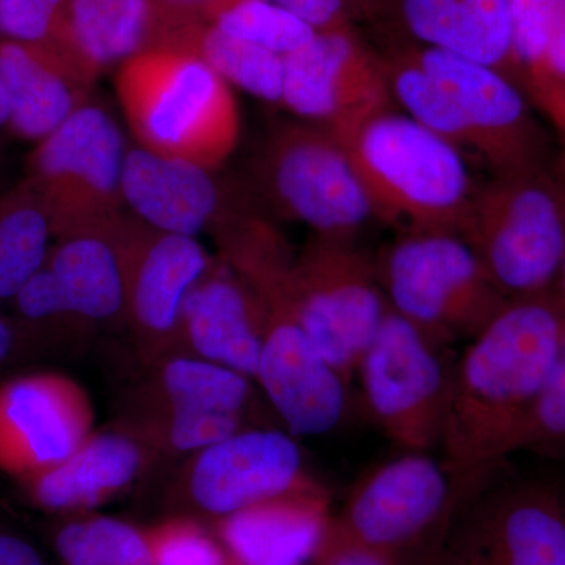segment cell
<instances>
[{
    "label": "cell",
    "mask_w": 565,
    "mask_h": 565,
    "mask_svg": "<svg viewBox=\"0 0 565 565\" xmlns=\"http://www.w3.org/2000/svg\"><path fill=\"white\" fill-rule=\"evenodd\" d=\"M556 291L509 300L452 370L441 452L462 501L526 448L531 412L563 353Z\"/></svg>",
    "instance_id": "cell-1"
},
{
    "label": "cell",
    "mask_w": 565,
    "mask_h": 565,
    "mask_svg": "<svg viewBox=\"0 0 565 565\" xmlns=\"http://www.w3.org/2000/svg\"><path fill=\"white\" fill-rule=\"evenodd\" d=\"M332 132L377 223L396 233H460L479 182L459 148L393 106Z\"/></svg>",
    "instance_id": "cell-2"
},
{
    "label": "cell",
    "mask_w": 565,
    "mask_h": 565,
    "mask_svg": "<svg viewBox=\"0 0 565 565\" xmlns=\"http://www.w3.org/2000/svg\"><path fill=\"white\" fill-rule=\"evenodd\" d=\"M115 92L136 145L218 170L239 145L233 87L195 55L154 50L115 68Z\"/></svg>",
    "instance_id": "cell-3"
},
{
    "label": "cell",
    "mask_w": 565,
    "mask_h": 565,
    "mask_svg": "<svg viewBox=\"0 0 565 565\" xmlns=\"http://www.w3.org/2000/svg\"><path fill=\"white\" fill-rule=\"evenodd\" d=\"M459 234L505 299L556 291L565 258V192L555 162L479 182Z\"/></svg>",
    "instance_id": "cell-4"
},
{
    "label": "cell",
    "mask_w": 565,
    "mask_h": 565,
    "mask_svg": "<svg viewBox=\"0 0 565 565\" xmlns=\"http://www.w3.org/2000/svg\"><path fill=\"white\" fill-rule=\"evenodd\" d=\"M245 189L269 217L316 236L359 239L377 223L343 141L321 125L277 122L253 150Z\"/></svg>",
    "instance_id": "cell-5"
},
{
    "label": "cell",
    "mask_w": 565,
    "mask_h": 565,
    "mask_svg": "<svg viewBox=\"0 0 565 565\" xmlns=\"http://www.w3.org/2000/svg\"><path fill=\"white\" fill-rule=\"evenodd\" d=\"M375 263L390 308L440 345L470 341L509 302L459 233H397Z\"/></svg>",
    "instance_id": "cell-6"
},
{
    "label": "cell",
    "mask_w": 565,
    "mask_h": 565,
    "mask_svg": "<svg viewBox=\"0 0 565 565\" xmlns=\"http://www.w3.org/2000/svg\"><path fill=\"white\" fill-rule=\"evenodd\" d=\"M117 120L88 99L29 156L28 177L54 239L109 233L126 214L122 169L128 152Z\"/></svg>",
    "instance_id": "cell-7"
},
{
    "label": "cell",
    "mask_w": 565,
    "mask_h": 565,
    "mask_svg": "<svg viewBox=\"0 0 565 565\" xmlns=\"http://www.w3.org/2000/svg\"><path fill=\"white\" fill-rule=\"evenodd\" d=\"M501 470L457 508L435 565H565L564 487Z\"/></svg>",
    "instance_id": "cell-8"
},
{
    "label": "cell",
    "mask_w": 565,
    "mask_h": 565,
    "mask_svg": "<svg viewBox=\"0 0 565 565\" xmlns=\"http://www.w3.org/2000/svg\"><path fill=\"white\" fill-rule=\"evenodd\" d=\"M291 289L300 326L348 382L390 308L375 256L359 239L311 234L294 258Z\"/></svg>",
    "instance_id": "cell-9"
},
{
    "label": "cell",
    "mask_w": 565,
    "mask_h": 565,
    "mask_svg": "<svg viewBox=\"0 0 565 565\" xmlns=\"http://www.w3.org/2000/svg\"><path fill=\"white\" fill-rule=\"evenodd\" d=\"M460 503L444 460L404 451L356 482L340 514L330 516L322 541L367 546L404 561L427 542L437 541L438 548Z\"/></svg>",
    "instance_id": "cell-10"
},
{
    "label": "cell",
    "mask_w": 565,
    "mask_h": 565,
    "mask_svg": "<svg viewBox=\"0 0 565 565\" xmlns=\"http://www.w3.org/2000/svg\"><path fill=\"white\" fill-rule=\"evenodd\" d=\"M294 259L258 264L244 282L263 308L258 381L292 437L322 435L343 418L345 381L333 370L300 326L291 289Z\"/></svg>",
    "instance_id": "cell-11"
},
{
    "label": "cell",
    "mask_w": 565,
    "mask_h": 565,
    "mask_svg": "<svg viewBox=\"0 0 565 565\" xmlns=\"http://www.w3.org/2000/svg\"><path fill=\"white\" fill-rule=\"evenodd\" d=\"M440 348L388 308L356 367L371 415L404 451L440 448L455 370Z\"/></svg>",
    "instance_id": "cell-12"
},
{
    "label": "cell",
    "mask_w": 565,
    "mask_h": 565,
    "mask_svg": "<svg viewBox=\"0 0 565 565\" xmlns=\"http://www.w3.org/2000/svg\"><path fill=\"white\" fill-rule=\"evenodd\" d=\"M110 233L125 273V321L145 360L158 363L177 352L182 307L215 258L196 237L152 228L129 212Z\"/></svg>",
    "instance_id": "cell-13"
},
{
    "label": "cell",
    "mask_w": 565,
    "mask_h": 565,
    "mask_svg": "<svg viewBox=\"0 0 565 565\" xmlns=\"http://www.w3.org/2000/svg\"><path fill=\"white\" fill-rule=\"evenodd\" d=\"M462 114L475 156L490 174L555 162L553 141L526 93L482 63L434 47H411Z\"/></svg>",
    "instance_id": "cell-14"
},
{
    "label": "cell",
    "mask_w": 565,
    "mask_h": 565,
    "mask_svg": "<svg viewBox=\"0 0 565 565\" xmlns=\"http://www.w3.org/2000/svg\"><path fill=\"white\" fill-rule=\"evenodd\" d=\"M95 433V408L68 375L32 373L0 385V471L22 481L68 459Z\"/></svg>",
    "instance_id": "cell-15"
},
{
    "label": "cell",
    "mask_w": 565,
    "mask_h": 565,
    "mask_svg": "<svg viewBox=\"0 0 565 565\" xmlns=\"http://www.w3.org/2000/svg\"><path fill=\"white\" fill-rule=\"evenodd\" d=\"M281 106L299 120L340 131L394 104L384 61L356 33H316L285 55Z\"/></svg>",
    "instance_id": "cell-16"
},
{
    "label": "cell",
    "mask_w": 565,
    "mask_h": 565,
    "mask_svg": "<svg viewBox=\"0 0 565 565\" xmlns=\"http://www.w3.org/2000/svg\"><path fill=\"white\" fill-rule=\"evenodd\" d=\"M311 484L291 434L243 429L193 455L184 492L193 509L218 520Z\"/></svg>",
    "instance_id": "cell-17"
},
{
    "label": "cell",
    "mask_w": 565,
    "mask_h": 565,
    "mask_svg": "<svg viewBox=\"0 0 565 565\" xmlns=\"http://www.w3.org/2000/svg\"><path fill=\"white\" fill-rule=\"evenodd\" d=\"M217 172L134 145L122 169L126 211L161 232L215 234L253 202L244 182L222 180Z\"/></svg>",
    "instance_id": "cell-18"
},
{
    "label": "cell",
    "mask_w": 565,
    "mask_h": 565,
    "mask_svg": "<svg viewBox=\"0 0 565 565\" xmlns=\"http://www.w3.org/2000/svg\"><path fill=\"white\" fill-rule=\"evenodd\" d=\"M263 344V308L222 258L185 299L174 353H188L255 379Z\"/></svg>",
    "instance_id": "cell-19"
},
{
    "label": "cell",
    "mask_w": 565,
    "mask_h": 565,
    "mask_svg": "<svg viewBox=\"0 0 565 565\" xmlns=\"http://www.w3.org/2000/svg\"><path fill=\"white\" fill-rule=\"evenodd\" d=\"M191 13L166 0H70V50L98 79L104 71L143 52L174 50Z\"/></svg>",
    "instance_id": "cell-20"
},
{
    "label": "cell",
    "mask_w": 565,
    "mask_h": 565,
    "mask_svg": "<svg viewBox=\"0 0 565 565\" xmlns=\"http://www.w3.org/2000/svg\"><path fill=\"white\" fill-rule=\"evenodd\" d=\"M329 522L327 494L315 482L215 520V535L234 564L303 565Z\"/></svg>",
    "instance_id": "cell-21"
},
{
    "label": "cell",
    "mask_w": 565,
    "mask_h": 565,
    "mask_svg": "<svg viewBox=\"0 0 565 565\" xmlns=\"http://www.w3.org/2000/svg\"><path fill=\"white\" fill-rule=\"evenodd\" d=\"M147 459L139 435L95 430L68 459L22 484L29 500L44 511L84 514L132 486Z\"/></svg>",
    "instance_id": "cell-22"
},
{
    "label": "cell",
    "mask_w": 565,
    "mask_h": 565,
    "mask_svg": "<svg viewBox=\"0 0 565 565\" xmlns=\"http://www.w3.org/2000/svg\"><path fill=\"white\" fill-rule=\"evenodd\" d=\"M95 82L57 55L0 40V87L9 102V131L39 143L90 99Z\"/></svg>",
    "instance_id": "cell-23"
},
{
    "label": "cell",
    "mask_w": 565,
    "mask_h": 565,
    "mask_svg": "<svg viewBox=\"0 0 565 565\" xmlns=\"http://www.w3.org/2000/svg\"><path fill=\"white\" fill-rule=\"evenodd\" d=\"M110 232L62 237L51 247L44 266L57 282L71 321L125 319V273Z\"/></svg>",
    "instance_id": "cell-24"
},
{
    "label": "cell",
    "mask_w": 565,
    "mask_h": 565,
    "mask_svg": "<svg viewBox=\"0 0 565 565\" xmlns=\"http://www.w3.org/2000/svg\"><path fill=\"white\" fill-rule=\"evenodd\" d=\"M156 364V416H243L252 390L247 375L188 353H172Z\"/></svg>",
    "instance_id": "cell-25"
},
{
    "label": "cell",
    "mask_w": 565,
    "mask_h": 565,
    "mask_svg": "<svg viewBox=\"0 0 565 565\" xmlns=\"http://www.w3.org/2000/svg\"><path fill=\"white\" fill-rule=\"evenodd\" d=\"M174 51L195 55L233 88L262 102L281 104L285 57L217 31L193 9Z\"/></svg>",
    "instance_id": "cell-26"
},
{
    "label": "cell",
    "mask_w": 565,
    "mask_h": 565,
    "mask_svg": "<svg viewBox=\"0 0 565 565\" xmlns=\"http://www.w3.org/2000/svg\"><path fill=\"white\" fill-rule=\"evenodd\" d=\"M50 218L28 181L0 192V300L13 299L46 263Z\"/></svg>",
    "instance_id": "cell-27"
},
{
    "label": "cell",
    "mask_w": 565,
    "mask_h": 565,
    "mask_svg": "<svg viewBox=\"0 0 565 565\" xmlns=\"http://www.w3.org/2000/svg\"><path fill=\"white\" fill-rule=\"evenodd\" d=\"M393 104L412 120L476 158L470 129L448 90L408 50L382 57Z\"/></svg>",
    "instance_id": "cell-28"
},
{
    "label": "cell",
    "mask_w": 565,
    "mask_h": 565,
    "mask_svg": "<svg viewBox=\"0 0 565 565\" xmlns=\"http://www.w3.org/2000/svg\"><path fill=\"white\" fill-rule=\"evenodd\" d=\"M54 545L63 565H152L148 530L114 516H76L58 527Z\"/></svg>",
    "instance_id": "cell-29"
},
{
    "label": "cell",
    "mask_w": 565,
    "mask_h": 565,
    "mask_svg": "<svg viewBox=\"0 0 565 565\" xmlns=\"http://www.w3.org/2000/svg\"><path fill=\"white\" fill-rule=\"evenodd\" d=\"M193 11L217 31L282 57L300 50L316 35L310 25L275 6L273 0H204Z\"/></svg>",
    "instance_id": "cell-30"
},
{
    "label": "cell",
    "mask_w": 565,
    "mask_h": 565,
    "mask_svg": "<svg viewBox=\"0 0 565 565\" xmlns=\"http://www.w3.org/2000/svg\"><path fill=\"white\" fill-rule=\"evenodd\" d=\"M70 0H0V40L57 55L82 76L96 82L70 50L66 13Z\"/></svg>",
    "instance_id": "cell-31"
},
{
    "label": "cell",
    "mask_w": 565,
    "mask_h": 565,
    "mask_svg": "<svg viewBox=\"0 0 565 565\" xmlns=\"http://www.w3.org/2000/svg\"><path fill=\"white\" fill-rule=\"evenodd\" d=\"M462 6L467 25L465 58L492 66L516 84L511 0H462Z\"/></svg>",
    "instance_id": "cell-32"
},
{
    "label": "cell",
    "mask_w": 565,
    "mask_h": 565,
    "mask_svg": "<svg viewBox=\"0 0 565 565\" xmlns=\"http://www.w3.org/2000/svg\"><path fill=\"white\" fill-rule=\"evenodd\" d=\"M152 565H230L228 555L206 527L188 516L163 520L148 527Z\"/></svg>",
    "instance_id": "cell-33"
},
{
    "label": "cell",
    "mask_w": 565,
    "mask_h": 565,
    "mask_svg": "<svg viewBox=\"0 0 565 565\" xmlns=\"http://www.w3.org/2000/svg\"><path fill=\"white\" fill-rule=\"evenodd\" d=\"M522 90L565 147V20L527 70Z\"/></svg>",
    "instance_id": "cell-34"
},
{
    "label": "cell",
    "mask_w": 565,
    "mask_h": 565,
    "mask_svg": "<svg viewBox=\"0 0 565 565\" xmlns=\"http://www.w3.org/2000/svg\"><path fill=\"white\" fill-rule=\"evenodd\" d=\"M405 28L424 47L467 57L462 0H399Z\"/></svg>",
    "instance_id": "cell-35"
},
{
    "label": "cell",
    "mask_w": 565,
    "mask_h": 565,
    "mask_svg": "<svg viewBox=\"0 0 565 565\" xmlns=\"http://www.w3.org/2000/svg\"><path fill=\"white\" fill-rule=\"evenodd\" d=\"M514 18L516 84L537 62L546 44L565 20V0H511Z\"/></svg>",
    "instance_id": "cell-36"
},
{
    "label": "cell",
    "mask_w": 565,
    "mask_h": 565,
    "mask_svg": "<svg viewBox=\"0 0 565 565\" xmlns=\"http://www.w3.org/2000/svg\"><path fill=\"white\" fill-rule=\"evenodd\" d=\"M525 449L565 457V349L535 399Z\"/></svg>",
    "instance_id": "cell-37"
},
{
    "label": "cell",
    "mask_w": 565,
    "mask_h": 565,
    "mask_svg": "<svg viewBox=\"0 0 565 565\" xmlns=\"http://www.w3.org/2000/svg\"><path fill=\"white\" fill-rule=\"evenodd\" d=\"M316 33H355L353 18L341 0H273Z\"/></svg>",
    "instance_id": "cell-38"
},
{
    "label": "cell",
    "mask_w": 565,
    "mask_h": 565,
    "mask_svg": "<svg viewBox=\"0 0 565 565\" xmlns=\"http://www.w3.org/2000/svg\"><path fill=\"white\" fill-rule=\"evenodd\" d=\"M313 565H404L401 557L367 546L321 542Z\"/></svg>",
    "instance_id": "cell-39"
},
{
    "label": "cell",
    "mask_w": 565,
    "mask_h": 565,
    "mask_svg": "<svg viewBox=\"0 0 565 565\" xmlns=\"http://www.w3.org/2000/svg\"><path fill=\"white\" fill-rule=\"evenodd\" d=\"M0 565H44L35 548L13 534H0Z\"/></svg>",
    "instance_id": "cell-40"
},
{
    "label": "cell",
    "mask_w": 565,
    "mask_h": 565,
    "mask_svg": "<svg viewBox=\"0 0 565 565\" xmlns=\"http://www.w3.org/2000/svg\"><path fill=\"white\" fill-rule=\"evenodd\" d=\"M355 20H379L385 13L386 0H341Z\"/></svg>",
    "instance_id": "cell-41"
},
{
    "label": "cell",
    "mask_w": 565,
    "mask_h": 565,
    "mask_svg": "<svg viewBox=\"0 0 565 565\" xmlns=\"http://www.w3.org/2000/svg\"><path fill=\"white\" fill-rule=\"evenodd\" d=\"M555 169L557 177H559L561 182H563L565 192V147H563V150L557 152ZM557 294H559L561 300H563L565 307V258L563 263V269H561L559 281H557Z\"/></svg>",
    "instance_id": "cell-42"
},
{
    "label": "cell",
    "mask_w": 565,
    "mask_h": 565,
    "mask_svg": "<svg viewBox=\"0 0 565 565\" xmlns=\"http://www.w3.org/2000/svg\"><path fill=\"white\" fill-rule=\"evenodd\" d=\"M11 348H13V333L9 323L0 316V363L10 355Z\"/></svg>",
    "instance_id": "cell-43"
},
{
    "label": "cell",
    "mask_w": 565,
    "mask_h": 565,
    "mask_svg": "<svg viewBox=\"0 0 565 565\" xmlns=\"http://www.w3.org/2000/svg\"><path fill=\"white\" fill-rule=\"evenodd\" d=\"M10 109L6 92L0 87V132L9 131Z\"/></svg>",
    "instance_id": "cell-44"
},
{
    "label": "cell",
    "mask_w": 565,
    "mask_h": 565,
    "mask_svg": "<svg viewBox=\"0 0 565 565\" xmlns=\"http://www.w3.org/2000/svg\"><path fill=\"white\" fill-rule=\"evenodd\" d=\"M166 2L173 3V6L178 7H188V9H193V7L203 3L204 0H166Z\"/></svg>",
    "instance_id": "cell-45"
},
{
    "label": "cell",
    "mask_w": 565,
    "mask_h": 565,
    "mask_svg": "<svg viewBox=\"0 0 565 565\" xmlns=\"http://www.w3.org/2000/svg\"><path fill=\"white\" fill-rule=\"evenodd\" d=\"M230 565H237V564L232 563V564H230Z\"/></svg>",
    "instance_id": "cell-46"
},
{
    "label": "cell",
    "mask_w": 565,
    "mask_h": 565,
    "mask_svg": "<svg viewBox=\"0 0 565 565\" xmlns=\"http://www.w3.org/2000/svg\"><path fill=\"white\" fill-rule=\"evenodd\" d=\"M564 349H565V340H564Z\"/></svg>",
    "instance_id": "cell-47"
}]
</instances>
